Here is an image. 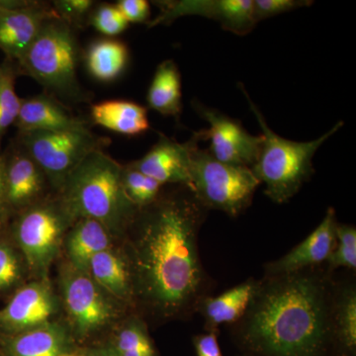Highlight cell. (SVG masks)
<instances>
[{"instance_id": "1", "label": "cell", "mask_w": 356, "mask_h": 356, "mask_svg": "<svg viewBox=\"0 0 356 356\" xmlns=\"http://www.w3.org/2000/svg\"><path fill=\"white\" fill-rule=\"evenodd\" d=\"M208 210L191 189H163L138 211L120 243L132 271L136 313L170 322L197 312L211 280L199 254Z\"/></svg>"}, {"instance_id": "2", "label": "cell", "mask_w": 356, "mask_h": 356, "mask_svg": "<svg viewBox=\"0 0 356 356\" xmlns=\"http://www.w3.org/2000/svg\"><path fill=\"white\" fill-rule=\"evenodd\" d=\"M332 273L323 264L264 275L245 315L229 325L240 356H334Z\"/></svg>"}, {"instance_id": "3", "label": "cell", "mask_w": 356, "mask_h": 356, "mask_svg": "<svg viewBox=\"0 0 356 356\" xmlns=\"http://www.w3.org/2000/svg\"><path fill=\"white\" fill-rule=\"evenodd\" d=\"M122 165L104 149L93 152L70 173L58 193L74 221L96 220L118 241L139 211L124 191Z\"/></svg>"}, {"instance_id": "4", "label": "cell", "mask_w": 356, "mask_h": 356, "mask_svg": "<svg viewBox=\"0 0 356 356\" xmlns=\"http://www.w3.org/2000/svg\"><path fill=\"white\" fill-rule=\"evenodd\" d=\"M55 286L63 321L76 346L102 343L112 330L134 312L105 291L88 273L64 259L58 264Z\"/></svg>"}, {"instance_id": "5", "label": "cell", "mask_w": 356, "mask_h": 356, "mask_svg": "<svg viewBox=\"0 0 356 356\" xmlns=\"http://www.w3.org/2000/svg\"><path fill=\"white\" fill-rule=\"evenodd\" d=\"M238 88L247 98L250 109L261 126L264 138L261 154L250 170L261 184H266L264 193L267 197L274 203H286L314 175L313 159L318 149L344 123L337 122L331 130L310 142L285 139L269 128L264 114L252 102L243 84L238 83Z\"/></svg>"}, {"instance_id": "6", "label": "cell", "mask_w": 356, "mask_h": 356, "mask_svg": "<svg viewBox=\"0 0 356 356\" xmlns=\"http://www.w3.org/2000/svg\"><path fill=\"white\" fill-rule=\"evenodd\" d=\"M81 56V47L74 28L58 17H53L42 26L18 65L54 97L84 102L88 100V93L77 79Z\"/></svg>"}, {"instance_id": "7", "label": "cell", "mask_w": 356, "mask_h": 356, "mask_svg": "<svg viewBox=\"0 0 356 356\" xmlns=\"http://www.w3.org/2000/svg\"><path fill=\"white\" fill-rule=\"evenodd\" d=\"M74 222L54 193L16 214L13 241L24 257L31 280L50 277L51 267L62 255L65 234Z\"/></svg>"}, {"instance_id": "8", "label": "cell", "mask_w": 356, "mask_h": 356, "mask_svg": "<svg viewBox=\"0 0 356 356\" xmlns=\"http://www.w3.org/2000/svg\"><path fill=\"white\" fill-rule=\"evenodd\" d=\"M191 178V191L206 209L233 218L250 207L261 185L250 168L221 163L199 147L192 154Z\"/></svg>"}, {"instance_id": "9", "label": "cell", "mask_w": 356, "mask_h": 356, "mask_svg": "<svg viewBox=\"0 0 356 356\" xmlns=\"http://www.w3.org/2000/svg\"><path fill=\"white\" fill-rule=\"evenodd\" d=\"M19 144L46 175L53 193L62 191L70 173L89 154L109 144L108 138L90 129L79 131H30L19 133Z\"/></svg>"}, {"instance_id": "10", "label": "cell", "mask_w": 356, "mask_h": 356, "mask_svg": "<svg viewBox=\"0 0 356 356\" xmlns=\"http://www.w3.org/2000/svg\"><path fill=\"white\" fill-rule=\"evenodd\" d=\"M63 321L62 306L50 277L31 280L0 309V337H13Z\"/></svg>"}, {"instance_id": "11", "label": "cell", "mask_w": 356, "mask_h": 356, "mask_svg": "<svg viewBox=\"0 0 356 356\" xmlns=\"http://www.w3.org/2000/svg\"><path fill=\"white\" fill-rule=\"evenodd\" d=\"M191 104L196 113L209 123L210 128L204 129L203 132L205 140H211L210 154L227 165L252 168L261 154L262 136L252 135L240 121L206 106L197 99L192 100Z\"/></svg>"}, {"instance_id": "12", "label": "cell", "mask_w": 356, "mask_h": 356, "mask_svg": "<svg viewBox=\"0 0 356 356\" xmlns=\"http://www.w3.org/2000/svg\"><path fill=\"white\" fill-rule=\"evenodd\" d=\"M159 14L149 20V28L168 25L182 16H201L216 21L222 29L238 36L252 32L257 23L252 16V0H178L156 1Z\"/></svg>"}, {"instance_id": "13", "label": "cell", "mask_w": 356, "mask_h": 356, "mask_svg": "<svg viewBox=\"0 0 356 356\" xmlns=\"http://www.w3.org/2000/svg\"><path fill=\"white\" fill-rule=\"evenodd\" d=\"M58 17L51 4L38 1H0V50L19 64L42 26Z\"/></svg>"}, {"instance_id": "14", "label": "cell", "mask_w": 356, "mask_h": 356, "mask_svg": "<svg viewBox=\"0 0 356 356\" xmlns=\"http://www.w3.org/2000/svg\"><path fill=\"white\" fill-rule=\"evenodd\" d=\"M202 140H205L203 130L193 133L185 143L177 142L159 133L158 142L153 147L131 165L163 186L179 185L191 189L192 154Z\"/></svg>"}, {"instance_id": "15", "label": "cell", "mask_w": 356, "mask_h": 356, "mask_svg": "<svg viewBox=\"0 0 356 356\" xmlns=\"http://www.w3.org/2000/svg\"><path fill=\"white\" fill-rule=\"evenodd\" d=\"M4 163L9 215L18 214L53 193L46 175L20 144Z\"/></svg>"}, {"instance_id": "16", "label": "cell", "mask_w": 356, "mask_h": 356, "mask_svg": "<svg viewBox=\"0 0 356 356\" xmlns=\"http://www.w3.org/2000/svg\"><path fill=\"white\" fill-rule=\"evenodd\" d=\"M336 211L330 207L317 229L277 261L264 266V275H280L325 264L336 245Z\"/></svg>"}, {"instance_id": "17", "label": "cell", "mask_w": 356, "mask_h": 356, "mask_svg": "<svg viewBox=\"0 0 356 356\" xmlns=\"http://www.w3.org/2000/svg\"><path fill=\"white\" fill-rule=\"evenodd\" d=\"M14 125L19 130V133L90 129L88 121L72 113L58 98L47 92L22 99L19 114Z\"/></svg>"}, {"instance_id": "18", "label": "cell", "mask_w": 356, "mask_h": 356, "mask_svg": "<svg viewBox=\"0 0 356 356\" xmlns=\"http://www.w3.org/2000/svg\"><path fill=\"white\" fill-rule=\"evenodd\" d=\"M86 273L115 299L136 312L132 271L120 242L95 255Z\"/></svg>"}, {"instance_id": "19", "label": "cell", "mask_w": 356, "mask_h": 356, "mask_svg": "<svg viewBox=\"0 0 356 356\" xmlns=\"http://www.w3.org/2000/svg\"><path fill=\"white\" fill-rule=\"evenodd\" d=\"M120 241L96 220L79 218L70 226L63 242L62 255L70 266L86 273L95 255L113 247Z\"/></svg>"}, {"instance_id": "20", "label": "cell", "mask_w": 356, "mask_h": 356, "mask_svg": "<svg viewBox=\"0 0 356 356\" xmlns=\"http://www.w3.org/2000/svg\"><path fill=\"white\" fill-rule=\"evenodd\" d=\"M76 346L64 321L13 337H0L6 356H62Z\"/></svg>"}, {"instance_id": "21", "label": "cell", "mask_w": 356, "mask_h": 356, "mask_svg": "<svg viewBox=\"0 0 356 356\" xmlns=\"http://www.w3.org/2000/svg\"><path fill=\"white\" fill-rule=\"evenodd\" d=\"M259 280L250 278L217 297L207 296L198 305L204 318L206 332H219L222 325H232L242 318L247 311Z\"/></svg>"}, {"instance_id": "22", "label": "cell", "mask_w": 356, "mask_h": 356, "mask_svg": "<svg viewBox=\"0 0 356 356\" xmlns=\"http://www.w3.org/2000/svg\"><path fill=\"white\" fill-rule=\"evenodd\" d=\"M334 356H356V287L337 282L332 314Z\"/></svg>"}, {"instance_id": "23", "label": "cell", "mask_w": 356, "mask_h": 356, "mask_svg": "<svg viewBox=\"0 0 356 356\" xmlns=\"http://www.w3.org/2000/svg\"><path fill=\"white\" fill-rule=\"evenodd\" d=\"M91 120L96 125L126 136H138L149 129L146 107L128 100H107L92 105Z\"/></svg>"}, {"instance_id": "24", "label": "cell", "mask_w": 356, "mask_h": 356, "mask_svg": "<svg viewBox=\"0 0 356 356\" xmlns=\"http://www.w3.org/2000/svg\"><path fill=\"white\" fill-rule=\"evenodd\" d=\"M100 344L116 356H159L147 321L136 312L124 318Z\"/></svg>"}, {"instance_id": "25", "label": "cell", "mask_w": 356, "mask_h": 356, "mask_svg": "<svg viewBox=\"0 0 356 356\" xmlns=\"http://www.w3.org/2000/svg\"><path fill=\"white\" fill-rule=\"evenodd\" d=\"M147 100L149 108L179 121L182 111L181 77L172 60H163L156 67Z\"/></svg>"}, {"instance_id": "26", "label": "cell", "mask_w": 356, "mask_h": 356, "mask_svg": "<svg viewBox=\"0 0 356 356\" xmlns=\"http://www.w3.org/2000/svg\"><path fill=\"white\" fill-rule=\"evenodd\" d=\"M86 70L96 81L110 83L123 74L127 67V46L117 40L103 39L93 42L84 53Z\"/></svg>"}, {"instance_id": "27", "label": "cell", "mask_w": 356, "mask_h": 356, "mask_svg": "<svg viewBox=\"0 0 356 356\" xmlns=\"http://www.w3.org/2000/svg\"><path fill=\"white\" fill-rule=\"evenodd\" d=\"M31 280L27 264L15 243L0 240V294L16 291Z\"/></svg>"}, {"instance_id": "28", "label": "cell", "mask_w": 356, "mask_h": 356, "mask_svg": "<svg viewBox=\"0 0 356 356\" xmlns=\"http://www.w3.org/2000/svg\"><path fill=\"white\" fill-rule=\"evenodd\" d=\"M16 76L14 62L7 60L0 65V142L19 114L22 99L16 95Z\"/></svg>"}, {"instance_id": "29", "label": "cell", "mask_w": 356, "mask_h": 356, "mask_svg": "<svg viewBox=\"0 0 356 356\" xmlns=\"http://www.w3.org/2000/svg\"><path fill=\"white\" fill-rule=\"evenodd\" d=\"M122 184L129 200L138 209L151 205L163 188V184L140 172L131 163L122 165Z\"/></svg>"}, {"instance_id": "30", "label": "cell", "mask_w": 356, "mask_h": 356, "mask_svg": "<svg viewBox=\"0 0 356 356\" xmlns=\"http://www.w3.org/2000/svg\"><path fill=\"white\" fill-rule=\"evenodd\" d=\"M325 266L334 273L337 268H356V229L350 225L339 224L336 227V245Z\"/></svg>"}, {"instance_id": "31", "label": "cell", "mask_w": 356, "mask_h": 356, "mask_svg": "<svg viewBox=\"0 0 356 356\" xmlns=\"http://www.w3.org/2000/svg\"><path fill=\"white\" fill-rule=\"evenodd\" d=\"M88 25L105 36L114 37L125 31L129 22L115 4L103 3L93 8Z\"/></svg>"}, {"instance_id": "32", "label": "cell", "mask_w": 356, "mask_h": 356, "mask_svg": "<svg viewBox=\"0 0 356 356\" xmlns=\"http://www.w3.org/2000/svg\"><path fill=\"white\" fill-rule=\"evenodd\" d=\"M95 6V2L91 0H56L51 2L58 19L74 29L88 25L89 17Z\"/></svg>"}, {"instance_id": "33", "label": "cell", "mask_w": 356, "mask_h": 356, "mask_svg": "<svg viewBox=\"0 0 356 356\" xmlns=\"http://www.w3.org/2000/svg\"><path fill=\"white\" fill-rule=\"evenodd\" d=\"M313 3L309 0H252V16L257 24L259 21Z\"/></svg>"}, {"instance_id": "34", "label": "cell", "mask_w": 356, "mask_h": 356, "mask_svg": "<svg viewBox=\"0 0 356 356\" xmlns=\"http://www.w3.org/2000/svg\"><path fill=\"white\" fill-rule=\"evenodd\" d=\"M129 23H149L151 7L146 0H119L115 4Z\"/></svg>"}, {"instance_id": "35", "label": "cell", "mask_w": 356, "mask_h": 356, "mask_svg": "<svg viewBox=\"0 0 356 356\" xmlns=\"http://www.w3.org/2000/svg\"><path fill=\"white\" fill-rule=\"evenodd\" d=\"M217 332H206L193 337L196 356H222Z\"/></svg>"}, {"instance_id": "36", "label": "cell", "mask_w": 356, "mask_h": 356, "mask_svg": "<svg viewBox=\"0 0 356 356\" xmlns=\"http://www.w3.org/2000/svg\"><path fill=\"white\" fill-rule=\"evenodd\" d=\"M62 356H116L104 344L74 346Z\"/></svg>"}, {"instance_id": "37", "label": "cell", "mask_w": 356, "mask_h": 356, "mask_svg": "<svg viewBox=\"0 0 356 356\" xmlns=\"http://www.w3.org/2000/svg\"><path fill=\"white\" fill-rule=\"evenodd\" d=\"M7 216H9V213L6 204V163L3 156H0V227L3 225Z\"/></svg>"}, {"instance_id": "38", "label": "cell", "mask_w": 356, "mask_h": 356, "mask_svg": "<svg viewBox=\"0 0 356 356\" xmlns=\"http://www.w3.org/2000/svg\"><path fill=\"white\" fill-rule=\"evenodd\" d=\"M0 356H6V353H4V351L1 350V348H0Z\"/></svg>"}]
</instances>
